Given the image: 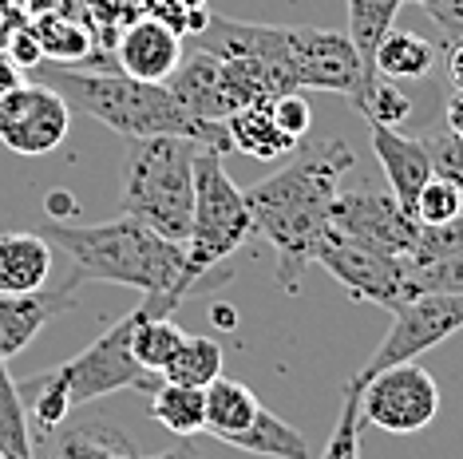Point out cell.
<instances>
[{
	"instance_id": "obj_37",
	"label": "cell",
	"mask_w": 463,
	"mask_h": 459,
	"mask_svg": "<svg viewBox=\"0 0 463 459\" xmlns=\"http://www.w3.org/2000/svg\"><path fill=\"white\" fill-rule=\"evenodd\" d=\"M416 5L439 24V33H444L448 44L463 40V0H416Z\"/></svg>"
},
{
	"instance_id": "obj_38",
	"label": "cell",
	"mask_w": 463,
	"mask_h": 459,
	"mask_svg": "<svg viewBox=\"0 0 463 459\" xmlns=\"http://www.w3.org/2000/svg\"><path fill=\"white\" fill-rule=\"evenodd\" d=\"M8 60H13L16 68H33V64H40L44 60V52H40V40H36V33H33V24H16V28H8Z\"/></svg>"
},
{
	"instance_id": "obj_24",
	"label": "cell",
	"mask_w": 463,
	"mask_h": 459,
	"mask_svg": "<svg viewBox=\"0 0 463 459\" xmlns=\"http://www.w3.org/2000/svg\"><path fill=\"white\" fill-rule=\"evenodd\" d=\"M226 444L238 447V452H250V455H266V459H309V440H305L293 424L281 420V416H273L266 404H261V412L254 416V424H250L246 432L230 436Z\"/></svg>"
},
{
	"instance_id": "obj_18",
	"label": "cell",
	"mask_w": 463,
	"mask_h": 459,
	"mask_svg": "<svg viewBox=\"0 0 463 459\" xmlns=\"http://www.w3.org/2000/svg\"><path fill=\"white\" fill-rule=\"evenodd\" d=\"M33 33L40 40V52L44 60H56L60 68H80L91 64V71H115V56H103V44L96 40L88 24L71 13H44L33 24Z\"/></svg>"
},
{
	"instance_id": "obj_33",
	"label": "cell",
	"mask_w": 463,
	"mask_h": 459,
	"mask_svg": "<svg viewBox=\"0 0 463 459\" xmlns=\"http://www.w3.org/2000/svg\"><path fill=\"white\" fill-rule=\"evenodd\" d=\"M420 294H463V249L436 262H412V297Z\"/></svg>"
},
{
	"instance_id": "obj_10",
	"label": "cell",
	"mask_w": 463,
	"mask_h": 459,
	"mask_svg": "<svg viewBox=\"0 0 463 459\" xmlns=\"http://www.w3.org/2000/svg\"><path fill=\"white\" fill-rule=\"evenodd\" d=\"M289 60L298 91H333V96L356 99L373 80L349 33H333V28H289Z\"/></svg>"
},
{
	"instance_id": "obj_6",
	"label": "cell",
	"mask_w": 463,
	"mask_h": 459,
	"mask_svg": "<svg viewBox=\"0 0 463 459\" xmlns=\"http://www.w3.org/2000/svg\"><path fill=\"white\" fill-rule=\"evenodd\" d=\"M139 317H143V309L135 305L128 317H119L111 329H103L88 349L76 352L68 364L56 369V377L68 389L76 408L80 404H91V400H103V396H111V392H123V389L155 392L163 384V377L146 372L131 352V333L139 325Z\"/></svg>"
},
{
	"instance_id": "obj_17",
	"label": "cell",
	"mask_w": 463,
	"mask_h": 459,
	"mask_svg": "<svg viewBox=\"0 0 463 459\" xmlns=\"http://www.w3.org/2000/svg\"><path fill=\"white\" fill-rule=\"evenodd\" d=\"M56 269V246L40 230L0 234V294H36Z\"/></svg>"
},
{
	"instance_id": "obj_13",
	"label": "cell",
	"mask_w": 463,
	"mask_h": 459,
	"mask_svg": "<svg viewBox=\"0 0 463 459\" xmlns=\"http://www.w3.org/2000/svg\"><path fill=\"white\" fill-rule=\"evenodd\" d=\"M83 281L71 274L64 286H44L36 294H0V361H13L28 349L52 317L76 305Z\"/></svg>"
},
{
	"instance_id": "obj_28",
	"label": "cell",
	"mask_w": 463,
	"mask_h": 459,
	"mask_svg": "<svg viewBox=\"0 0 463 459\" xmlns=\"http://www.w3.org/2000/svg\"><path fill=\"white\" fill-rule=\"evenodd\" d=\"M0 459H36L28 412L16 380L8 377V361H0Z\"/></svg>"
},
{
	"instance_id": "obj_30",
	"label": "cell",
	"mask_w": 463,
	"mask_h": 459,
	"mask_svg": "<svg viewBox=\"0 0 463 459\" xmlns=\"http://www.w3.org/2000/svg\"><path fill=\"white\" fill-rule=\"evenodd\" d=\"M353 108L364 115V123H384V127H400L412 115V99L396 88V80L373 76L364 83V91L353 99Z\"/></svg>"
},
{
	"instance_id": "obj_7",
	"label": "cell",
	"mask_w": 463,
	"mask_h": 459,
	"mask_svg": "<svg viewBox=\"0 0 463 459\" xmlns=\"http://www.w3.org/2000/svg\"><path fill=\"white\" fill-rule=\"evenodd\" d=\"M361 377V372H356ZM439 384L420 361H400L361 377V420L388 436H416L436 420Z\"/></svg>"
},
{
	"instance_id": "obj_43",
	"label": "cell",
	"mask_w": 463,
	"mask_h": 459,
	"mask_svg": "<svg viewBox=\"0 0 463 459\" xmlns=\"http://www.w3.org/2000/svg\"><path fill=\"white\" fill-rule=\"evenodd\" d=\"M44 202H48V214H52V218H68L71 211H76V202H71L68 191H52Z\"/></svg>"
},
{
	"instance_id": "obj_1",
	"label": "cell",
	"mask_w": 463,
	"mask_h": 459,
	"mask_svg": "<svg viewBox=\"0 0 463 459\" xmlns=\"http://www.w3.org/2000/svg\"><path fill=\"white\" fill-rule=\"evenodd\" d=\"M356 166V151L341 135L293 151L278 174L246 191L254 234L266 238L278 254V286L298 289L301 274L313 266L321 238L329 234V206L341 191L345 174Z\"/></svg>"
},
{
	"instance_id": "obj_4",
	"label": "cell",
	"mask_w": 463,
	"mask_h": 459,
	"mask_svg": "<svg viewBox=\"0 0 463 459\" xmlns=\"http://www.w3.org/2000/svg\"><path fill=\"white\" fill-rule=\"evenodd\" d=\"M194 155L198 143L178 135L128 139L119 166L123 214L139 218L171 242H186L194 218Z\"/></svg>"
},
{
	"instance_id": "obj_16",
	"label": "cell",
	"mask_w": 463,
	"mask_h": 459,
	"mask_svg": "<svg viewBox=\"0 0 463 459\" xmlns=\"http://www.w3.org/2000/svg\"><path fill=\"white\" fill-rule=\"evenodd\" d=\"M368 131H373V151H376V159H381L388 191H392L396 202L412 214L420 186L436 174L431 155H428V143L424 139H408V135H400L396 127H384V123H368Z\"/></svg>"
},
{
	"instance_id": "obj_11",
	"label": "cell",
	"mask_w": 463,
	"mask_h": 459,
	"mask_svg": "<svg viewBox=\"0 0 463 459\" xmlns=\"http://www.w3.org/2000/svg\"><path fill=\"white\" fill-rule=\"evenodd\" d=\"M459 329H463V294H420L412 301H404L392 313V329L376 344V352L368 357L361 377H373V372L388 369V364L424 357L436 344L456 337Z\"/></svg>"
},
{
	"instance_id": "obj_5",
	"label": "cell",
	"mask_w": 463,
	"mask_h": 459,
	"mask_svg": "<svg viewBox=\"0 0 463 459\" xmlns=\"http://www.w3.org/2000/svg\"><path fill=\"white\" fill-rule=\"evenodd\" d=\"M254 238V218L246 206V191L230 179L222 155L198 147L194 155V218L186 234V277L194 289H206L210 281H222L230 269L226 262Z\"/></svg>"
},
{
	"instance_id": "obj_25",
	"label": "cell",
	"mask_w": 463,
	"mask_h": 459,
	"mask_svg": "<svg viewBox=\"0 0 463 459\" xmlns=\"http://www.w3.org/2000/svg\"><path fill=\"white\" fill-rule=\"evenodd\" d=\"M151 416L178 440H191L206 424V389H191V384L163 380L151 392Z\"/></svg>"
},
{
	"instance_id": "obj_3",
	"label": "cell",
	"mask_w": 463,
	"mask_h": 459,
	"mask_svg": "<svg viewBox=\"0 0 463 459\" xmlns=\"http://www.w3.org/2000/svg\"><path fill=\"white\" fill-rule=\"evenodd\" d=\"M52 88L68 99L71 111L99 119L123 139H155V135H178L194 139L198 147H210L218 155L230 147L226 123H203L183 108L166 83H146L128 71H83V68H60Z\"/></svg>"
},
{
	"instance_id": "obj_23",
	"label": "cell",
	"mask_w": 463,
	"mask_h": 459,
	"mask_svg": "<svg viewBox=\"0 0 463 459\" xmlns=\"http://www.w3.org/2000/svg\"><path fill=\"white\" fill-rule=\"evenodd\" d=\"M436 68V44L404 28H388L373 52V76L384 80H424Z\"/></svg>"
},
{
	"instance_id": "obj_29",
	"label": "cell",
	"mask_w": 463,
	"mask_h": 459,
	"mask_svg": "<svg viewBox=\"0 0 463 459\" xmlns=\"http://www.w3.org/2000/svg\"><path fill=\"white\" fill-rule=\"evenodd\" d=\"M345 5H349V40L361 52L364 68L373 71V52L408 0H345Z\"/></svg>"
},
{
	"instance_id": "obj_15",
	"label": "cell",
	"mask_w": 463,
	"mask_h": 459,
	"mask_svg": "<svg viewBox=\"0 0 463 459\" xmlns=\"http://www.w3.org/2000/svg\"><path fill=\"white\" fill-rule=\"evenodd\" d=\"M166 88H171V96L203 123H226L230 115L238 111L234 96H230L222 60L206 48H194L191 56L178 60V68L166 76Z\"/></svg>"
},
{
	"instance_id": "obj_2",
	"label": "cell",
	"mask_w": 463,
	"mask_h": 459,
	"mask_svg": "<svg viewBox=\"0 0 463 459\" xmlns=\"http://www.w3.org/2000/svg\"><path fill=\"white\" fill-rule=\"evenodd\" d=\"M40 234L68 258L71 274L80 281L139 289L146 313H155V317H171L183 301L198 294L186 277L183 242L155 234L151 226H143L131 214H119L99 226L48 222Z\"/></svg>"
},
{
	"instance_id": "obj_21",
	"label": "cell",
	"mask_w": 463,
	"mask_h": 459,
	"mask_svg": "<svg viewBox=\"0 0 463 459\" xmlns=\"http://www.w3.org/2000/svg\"><path fill=\"white\" fill-rule=\"evenodd\" d=\"M258 412H261V400L241 380L218 377L214 384H206V424H203V432L214 436V440L226 444L230 436L246 432Z\"/></svg>"
},
{
	"instance_id": "obj_39",
	"label": "cell",
	"mask_w": 463,
	"mask_h": 459,
	"mask_svg": "<svg viewBox=\"0 0 463 459\" xmlns=\"http://www.w3.org/2000/svg\"><path fill=\"white\" fill-rule=\"evenodd\" d=\"M444 68H448V83H451V88L463 91V40H456V44H448Z\"/></svg>"
},
{
	"instance_id": "obj_40",
	"label": "cell",
	"mask_w": 463,
	"mask_h": 459,
	"mask_svg": "<svg viewBox=\"0 0 463 459\" xmlns=\"http://www.w3.org/2000/svg\"><path fill=\"white\" fill-rule=\"evenodd\" d=\"M444 127L463 135V91H451L448 103H444Z\"/></svg>"
},
{
	"instance_id": "obj_34",
	"label": "cell",
	"mask_w": 463,
	"mask_h": 459,
	"mask_svg": "<svg viewBox=\"0 0 463 459\" xmlns=\"http://www.w3.org/2000/svg\"><path fill=\"white\" fill-rule=\"evenodd\" d=\"M463 249V211L451 222L439 226H420V242H416V258L412 262H436V258L459 254Z\"/></svg>"
},
{
	"instance_id": "obj_26",
	"label": "cell",
	"mask_w": 463,
	"mask_h": 459,
	"mask_svg": "<svg viewBox=\"0 0 463 459\" xmlns=\"http://www.w3.org/2000/svg\"><path fill=\"white\" fill-rule=\"evenodd\" d=\"M139 309H143V317H139V325H135V333H131V352H135V361H139L146 372L163 377L166 364L175 361L178 344L186 341V333L175 325V317H155V313H146L143 301H139Z\"/></svg>"
},
{
	"instance_id": "obj_35",
	"label": "cell",
	"mask_w": 463,
	"mask_h": 459,
	"mask_svg": "<svg viewBox=\"0 0 463 459\" xmlns=\"http://www.w3.org/2000/svg\"><path fill=\"white\" fill-rule=\"evenodd\" d=\"M424 143H428L431 166H436L439 179L456 183L459 191H463V135L448 131V127H439V131H431Z\"/></svg>"
},
{
	"instance_id": "obj_32",
	"label": "cell",
	"mask_w": 463,
	"mask_h": 459,
	"mask_svg": "<svg viewBox=\"0 0 463 459\" xmlns=\"http://www.w3.org/2000/svg\"><path fill=\"white\" fill-rule=\"evenodd\" d=\"M459 211H463V191H459L456 183L431 174V179L420 186V194H416L412 218H416L420 226H439V222H451Z\"/></svg>"
},
{
	"instance_id": "obj_31",
	"label": "cell",
	"mask_w": 463,
	"mask_h": 459,
	"mask_svg": "<svg viewBox=\"0 0 463 459\" xmlns=\"http://www.w3.org/2000/svg\"><path fill=\"white\" fill-rule=\"evenodd\" d=\"M321 459H361V377H353L345 384L341 416H336Z\"/></svg>"
},
{
	"instance_id": "obj_14",
	"label": "cell",
	"mask_w": 463,
	"mask_h": 459,
	"mask_svg": "<svg viewBox=\"0 0 463 459\" xmlns=\"http://www.w3.org/2000/svg\"><path fill=\"white\" fill-rule=\"evenodd\" d=\"M115 68L146 83H166L183 60V36L155 16H135L115 40Z\"/></svg>"
},
{
	"instance_id": "obj_8",
	"label": "cell",
	"mask_w": 463,
	"mask_h": 459,
	"mask_svg": "<svg viewBox=\"0 0 463 459\" xmlns=\"http://www.w3.org/2000/svg\"><path fill=\"white\" fill-rule=\"evenodd\" d=\"M313 266H325V274L341 281L353 301H368V305H381L388 313L412 301V262L408 258L376 254V249L341 238L336 230L321 238Z\"/></svg>"
},
{
	"instance_id": "obj_44",
	"label": "cell",
	"mask_w": 463,
	"mask_h": 459,
	"mask_svg": "<svg viewBox=\"0 0 463 459\" xmlns=\"http://www.w3.org/2000/svg\"><path fill=\"white\" fill-rule=\"evenodd\" d=\"M210 317H214V325H222V329H234V309H226V305H214L210 309Z\"/></svg>"
},
{
	"instance_id": "obj_22",
	"label": "cell",
	"mask_w": 463,
	"mask_h": 459,
	"mask_svg": "<svg viewBox=\"0 0 463 459\" xmlns=\"http://www.w3.org/2000/svg\"><path fill=\"white\" fill-rule=\"evenodd\" d=\"M16 389H20V400H24V412H28V432H33L40 444H48L52 436L68 424L71 408H76L68 389L60 384L56 369L40 372L33 380H16Z\"/></svg>"
},
{
	"instance_id": "obj_41",
	"label": "cell",
	"mask_w": 463,
	"mask_h": 459,
	"mask_svg": "<svg viewBox=\"0 0 463 459\" xmlns=\"http://www.w3.org/2000/svg\"><path fill=\"white\" fill-rule=\"evenodd\" d=\"M139 459H206V455L198 452L191 440H178L175 447H166V452H159V455H139Z\"/></svg>"
},
{
	"instance_id": "obj_42",
	"label": "cell",
	"mask_w": 463,
	"mask_h": 459,
	"mask_svg": "<svg viewBox=\"0 0 463 459\" xmlns=\"http://www.w3.org/2000/svg\"><path fill=\"white\" fill-rule=\"evenodd\" d=\"M16 83H24V80H20V68L8 56H0V99H5L8 91L16 88Z\"/></svg>"
},
{
	"instance_id": "obj_9",
	"label": "cell",
	"mask_w": 463,
	"mask_h": 459,
	"mask_svg": "<svg viewBox=\"0 0 463 459\" xmlns=\"http://www.w3.org/2000/svg\"><path fill=\"white\" fill-rule=\"evenodd\" d=\"M329 230H336L356 246H368L388 258H408V262L416 258V242H420V222L396 202L392 191L376 194V191H345L341 186L329 206Z\"/></svg>"
},
{
	"instance_id": "obj_45",
	"label": "cell",
	"mask_w": 463,
	"mask_h": 459,
	"mask_svg": "<svg viewBox=\"0 0 463 459\" xmlns=\"http://www.w3.org/2000/svg\"><path fill=\"white\" fill-rule=\"evenodd\" d=\"M5 36H8V33H0V40H5Z\"/></svg>"
},
{
	"instance_id": "obj_27",
	"label": "cell",
	"mask_w": 463,
	"mask_h": 459,
	"mask_svg": "<svg viewBox=\"0 0 463 459\" xmlns=\"http://www.w3.org/2000/svg\"><path fill=\"white\" fill-rule=\"evenodd\" d=\"M222 344L214 337H186L178 344L175 361L166 364L163 380H175V384H191V389H206L222 377Z\"/></svg>"
},
{
	"instance_id": "obj_19",
	"label": "cell",
	"mask_w": 463,
	"mask_h": 459,
	"mask_svg": "<svg viewBox=\"0 0 463 459\" xmlns=\"http://www.w3.org/2000/svg\"><path fill=\"white\" fill-rule=\"evenodd\" d=\"M230 131V147L250 155L258 163H273V159H286V155L298 151V139H289L286 131L273 123L269 103H250V108H238L226 119Z\"/></svg>"
},
{
	"instance_id": "obj_12",
	"label": "cell",
	"mask_w": 463,
	"mask_h": 459,
	"mask_svg": "<svg viewBox=\"0 0 463 459\" xmlns=\"http://www.w3.org/2000/svg\"><path fill=\"white\" fill-rule=\"evenodd\" d=\"M71 108L52 83H16L0 99V143L16 155H52L68 139Z\"/></svg>"
},
{
	"instance_id": "obj_20",
	"label": "cell",
	"mask_w": 463,
	"mask_h": 459,
	"mask_svg": "<svg viewBox=\"0 0 463 459\" xmlns=\"http://www.w3.org/2000/svg\"><path fill=\"white\" fill-rule=\"evenodd\" d=\"M52 459H139L135 444L111 420L64 424L48 440Z\"/></svg>"
},
{
	"instance_id": "obj_36",
	"label": "cell",
	"mask_w": 463,
	"mask_h": 459,
	"mask_svg": "<svg viewBox=\"0 0 463 459\" xmlns=\"http://www.w3.org/2000/svg\"><path fill=\"white\" fill-rule=\"evenodd\" d=\"M269 115H273V123H278V127L286 131L289 139H298V143L313 127V111H309V103H305L301 91H286V96L269 99Z\"/></svg>"
}]
</instances>
